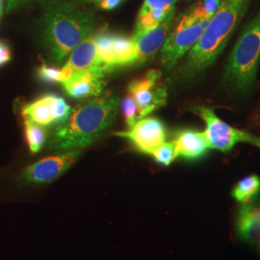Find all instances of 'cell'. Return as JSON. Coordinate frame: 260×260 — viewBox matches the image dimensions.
<instances>
[{
  "label": "cell",
  "mask_w": 260,
  "mask_h": 260,
  "mask_svg": "<svg viewBox=\"0 0 260 260\" xmlns=\"http://www.w3.org/2000/svg\"><path fill=\"white\" fill-rule=\"evenodd\" d=\"M118 107V99L111 93L77 106L57 123L48 142L49 149L67 152L88 147L110 126Z\"/></svg>",
  "instance_id": "cell-1"
},
{
  "label": "cell",
  "mask_w": 260,
  "mask_h": 260,
  "mask_svg": "<svg viewBox=\"0 0 260 260\" xmlns=\"http://www.w3.org/2000/svg\"><path fill=\"white\" fill-rule=\"evenodd\" d=\"M44 39L52 59L62 62L82 41L93 35L95 19L66 0H47L44 7Z\"/></svg>",
  "instance_id": "cell-2"
},
{
  "label": "cell",
  "mask_w": 260,
  "mask_h": 260,
  "mask_svg": "<svg viewBox=\"0 0 260 260\" xmlns=\"http://www.w3.org/2000/svg\"><path fill=\"white\" fill-rule=\"evenodd\" d=\"M247 3L248 0H222L200 40L187 56L186 75H195L213 64L232 36Z\"/></svg>",
  "instance_id": "cell-3"
},
{
  "label": "cell",
  "mask_w": 260,
  "mask_h": 260,
  "mask_svg": "<svg viewBox=\"0 0 260 260\" xmlns=\"http://www.w3.org/2000/svg\"><path fill=\"white\" fill-rule=\"evenodd\" d=\"M260 61V10L244 29L230 56L225 80L237 91L250 89Z\"/></svg>",
  "instance_id": "cell-4"
},
{
  "label": "cell",
  "mask_w": 260,
  "mask_h": 260,
  "mask_svg": "<svg viewBox=\"0 0 260 260\" xmlns=\"http://www.w3.org/2000/svg\"><path fill=\"white\" fill-rule=\"evenodd\" d=\"M208 21L199 19L190 11H187L161 47L163 65L169 70L174 68L177 61L191 50L200 40Z\"/></svg>",
  "instance_id": "cell-5"
},
{
  "label": "cell",
  "mask_w": 260,
  "mask_h": 260,
  "mask_svg": "<svg viewBox=\"0 0 260 260\" xmlns=\"http://www.w3.org/2000/svg\"><path fill=\"white\" fill-rule=\"evenodd\" d=\"M197 113L206 123L205 137L210 149L226 152L238 143H249L260 148V138L243 130L236 129L222 121L212 109L200 106Z\"/></svg>",
  "instance_id": "cell-6"
},
{
  "label": "cell",
  "mask_w": 260,
  "mask_h": 260,
  "mask_svg": "<svg viewBox=\"0 0 260 260\" xmlns=\"http://www.w3.org/2000/svg\"><path fill=\"white\" fill-rule=\"evenodd\" d=\"M93 35L102 64L108 72L116 67L135 64L132 38L109 33L104 29Z\"/></svg>",
  "instance_id": "cell-7"
},
{
  "label": "cell",
  "mask_w": 260,
  "mask_h": 260,
  "mask_svg": "<svg viewBox=\"0 0 260 260\" xmlns=\"http://www.w3.org/2000/svg\"><path fill=\"white\" fill-rule=\"evenodd\" d=\"M160 77V72L152 70L146 76L130 84L128 91L137 104L138 120L166 103L167 91L161 83Z\"/></svg>",
  "instance_id": "cell-8"
},
{
  "label": "cell",
  "mask_w": 260,
  "mask_h": 260,
  "mask_svg": "<svg viewBox=\"0 0 260 260\" xmlns=\"http://www.w3.org/2000/svg\"><path fill=\"white\" fill-rule=\"evenodd\" d=\"M80 155V149L44 158L25 168L20 179L27 184H45L54 181L66 173Z\"/></svg>",
  "instance_id": "cell-9"
},
{
  "label": "cell",
  "mask_w": 260,
  "mask_h": 260,
  "mask_svg": "<svg viewBox=\"0 0 260 260\" xmlns=\"http://www.w3.org/2000/svg\"><path fill=\"white\" fill-rule=\"evenodd\" d=\"M116 135L128 140L138 151L149 155L167 137L164 124L154 118L141 119L129 130L117 132Z\"/></svg>",
  "instance_id": "cell-10"
},
{
  "label": "cell",
  "mask_w": 260,
  "mask_h": 260,
  "mask_svg": "<svg viewBox=\"0 0 260 260\" xmlns=\"http://www.w3.org/2000/svg\"><path fill=\"white\" fill-rule=\"evenodd\" d=\"M71 111V107L63 98L47 94L25 105L22 109V116L24 120L44 126L64 121Z\"/></svg>",
  "instance_id": "cell-11"
},
{
  "label": "cell",
  "mask_w": 260,
  "mask_h": 260,
  "mask_svg": "<svg viewBox=\"0 0 260 260\" xmlns=\"http://www.w3.org/2000/svg\"><path fill=\"white\" fill-rule=\"evenodd\" d=\"M96 69H103L107 71L102 64L94 38L93 35H91L82 41L71 52L67 64L62 68V83L67 81L72 75Z\"/></svg>",
  "instance_id": "cell-12"
},
{
  "label": "cell",
  "mask_w": 260,
  "mask_h": 260,
  "mask_svg": "<svg viewBox=\"0 0 260 260\" xmlns=\"http://www.w3.org/2000/svg\"><path fill=\"white\" fill-rule=\"evenodd\" d=\"M174 19L175 11H173L156 27L152 28L138 36L132 37L135 47V64H141L148 61L156 54L159 49H161L169 36Z\"/></svg>",
  "instance_id": "cell-13"
},
{
  "label": "cell",
  "mask_w": 260,
  "mask_h": 260,
  "mask_svg": "<svg viewBox=\"0 0 260 260\" xmlns=\"http://www.w3.org/2000/svg\"><path fill=\"white\" fill-rule=\"evenodd\" d=\"M108 72L103 69L87 71L72 75L62 85L66 92L74 99L99 96L104 88V77Z\"/></svg>",
  "instance_id": "cell-14"
},
{
  "label": "cell",
  "mask_w": 260,
  "mask_h": 260,
  "mask_svg": "<svg viewBox=\"0 0 260 260\" xmlns=\"http://www.w3.org/2000/svg\"><path fill=\"white\" fill-rule=\"evenodd\" d=\"M177 0H145L140 9L133 36H138L156 27L175 11Z\"/></svg>",
  "instance_id": "cell-15"
},
{
  "label": "cell",
  "mask_w": 260,
  "mask_h": 260,
  "mask_svg": "<svg viewBox=\"0 0 260 260\" xmlns=\"http://www.w3.org/2000/svg\"><path fill=\"white\" fill-rule=\"evenodd\" d=\"M177 157L198 159L204 156L210 149L205 132L195 130L180 131L175 139Z\"/></svg>",
  "instance_id": "cell-16"
},
{
  "label": "cell",
  "mask_w": 260,
  "mask_h": 260,
  "mask_svg": "<svg viewBox=\"0 0 260 260\" xmlns=\"http://www.w3.org/2000/svg\"><path fill=\"white\" fill-rule=\"evenodd\" d=\"M237 233L247 243L260 244V207L242 205L237 215Z\"/></svg>",
  "instance_id": "cell-17"
},
{
  "label": "cell",
  "mask_w": 260,
  "mask_h": 260,
  "mask_svg": "<svg viewBox=\"0 0 260 260\" xmlns=\"http://www.w3.org/2000/svg\"><path fill=\"white\" fill-rule=\"evenodd\" d=\"M259 192V177L250 176L243 178L234 186L232 195L237 202L241 204H249Z\"/></svg>",
  "instance_id": "cell-18"
},
{
  "label": "cell",
  "mask_w": 260,
  "mask_h": 260,
  "mask_svg": "<svg viewBox=\"0 0 260 260\" xmlns=\"http://www.w3.org/2000/svg\"><path fill=\"white\" fill-rule=\"evenodd\" d=\"M24 129L28 148L32 153H37L46 143V130L43 127V125L28 120L24 121Z\"/></svg>",
  "instance_id": "cell-19"
},
{
  "label": "cell",
  "mask_w": 260,
  "mask_h": 260,
  "mask_svg": "<svg viewBox=\"0 0 260 260\" xmlns=\"http://www.w3.org/2000/svg\"><path fill=\"white\" fill-rule=\"evenodd\" d=\"M222 0H201L193 5L189 11L199 19L209 20L220 7Z\"/></svg>",
  "instance_id": "cell-20"
},
{
  "label": "cell",
  "mask_w": 260,
  "mask_h": 260,
  "mask_svg": "<svg viewBox=\"0 0 260 260\" xmlns=\"http://www.w3.org/2000/svg\"><path fill=\"white\" fill-rule=\"evenodd\" d=\"M154 160L158 164L163 166H169L171 163L177 157V150H176V145L175 142H169V143H163L158 148L154 149L151 154Z\"/></svg>",
  "instance_id": "cell-21"
},
{
  "label": "cell",
  "mask_w": 260,
  "mask_h": 260,
  "mask_svg": "<svg viewBox=\"0 0 260 260\" xmlns=\"http://www.w3.org/2000/svg\"><path fill=\"white\" fill-rule=\"evenodd\" d=\"M122 112L128 127H132L138 121V108L133 98L128 94L122 102Z\"/></svg>",
  "instance_id": "cell-22"
},
{
  "label": "cell",
  "mask_w": 260,
  "mask_h": 260,
  "mask_svg": "<svg viewBox=\"0 0 260 260\" xmlns=\"http://www.w3.org/2000/svg\"><path fill=\"white\" fill-rule=\"evenodd\" d=\"M38 75L41 78V80L45 82H60L62 83L63 81V74H62V69H57L51 66L44 65L41 66L38 70Z\"/></svg>",
  "instance_id": "cell-23"
},
{
  "label": "cell",
  "mask_w": 260,
  "mask_h": 260,
  "mask_svg": "<svg viewBox=\"0 0 260 260\" xmlns=\"http://www.w3.org/2000/svg\"><path fill=\"white\" fill-rule=\"evenodd\" d=\"M123 0H101L99 5L102 9L113 10L117 8Z\"/></svg>",
  "instance_id": "cell-24"
},
{
  "label": "cell",
  "mask_w": 260,
  "mask_h": 260,
  "mask_svg": "<svg viewBox=\"0 0 260 260\" xmlns=\"http://www.w3.org/2000/svg\"><path fill=\"white\" fill-rule=\"evenodd\" d=\"M11 58L9 48L3 43L0 42V66L7 63Z\"/></svg>",
  "instance_id": "cell-25"
},
{
  "label": "cell",
  "mask_w": 260,
  "mask_h": 260,
  "mask_svg": "<svg viewBox=\"0 0 260 260\" xmlns=\"http://www.w3.org/2000/svg\"><path fill=\"white\" fill-rule=\"evenodd\" d=\"M23 1H25V0H6L7 9H8V11L14 9L15 7H17L19 4H20Z\"/></svg>",
  "instance_id": "cell-26"
},
{
  "label": "cell",
  "mask_w": 260,
  "mask_h": 260,
  "mask_svg": "<svg viewBox=\"0 0 260 260\" xmlns=\"http://www.w3.org/2000/svg\"><path fill=\"white\" fill-rule=\"evenodd\" d=\"M77 2H82V3H99L101 0H75Z\"/></svg>",
  "instance_id": "cell-27"
},
{
  "label": "cell",
  "mask_w": 260,
  "mask_h": 260,
  "mask_svg": "<svg viewBox=\"0 0 260 260\" xmlns=\"http://www.w3.org/2000/svg\"><path fill=\"white\" fill-rule=\"evenodd\" d=\"M2 12H3V0H0V19L2 16Z\"/></svg>",
  "instance_id": "cell-28"
}]
</instances>
